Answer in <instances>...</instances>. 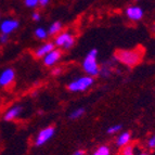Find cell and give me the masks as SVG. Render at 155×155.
I'll list each match as a JSON object with an SVG mask.
<instances>
[{
	"label": "cell",
	"instance_id": "6da1fadb",
	"mask_svg": "<svg viewBox=\"0 0 155 155\" xmlns=\"http://www.w3.org/2000/svg\"><path fill=\"white\" fill-rule=\"evenodd\" d=\"M114 58L120 62L122 64L126 65L128 67L137 66L141 63L143 58V50L141 48L136 49H123L117 50L114 54Z\"/></svg>",
	"mask_w": 155,
	"mask_h": 155
},
{
	"label": "cell",
	"instance_id": "7a4b0ae2",
	"mask_svg": "<svg viewBox=\"0 0 155 155\" xmlns=\"http://www.w3.org/2000/svg\"><path fill=\"white\" fill-rule=\"evenodd\" d=\"M97 57H98V50L91 49L83 62L84 71L87 73V75L91 77H96L100 73V66L97 61Z\"/></svg>",
	"mask_w": 155,
	"mask_h": 155
},
{
	"label": "cell",
	"instance_id": "3957f363",
	"mask_svg": "<svg viewBox=\"0 0 155 155\" xmlns=\"http://www.w3.org/2000/svg\"><path fill=\"white\" fill-rule=\"evenodd\" d=\"M94 80L93 77L91 76H83V77L76 78L73 81H71L68 85H67V88L68 90L72 91V92H83L86 91L87 89H89L91 86L93 85Z\"/></svg>",
	"mask_w": 155,
	"mask_h": 155
},
{
	"label": "cell",
	"instance_id": "277c9868",
	"mask_svg": "<svg viewBox=\"0 0 155 155\" xmlns=\"http://www.w3.org/2000/svg\"><path fill=\"white\" fill-rule=\"evenodd\" d=\"M75 42V38L72 34L67 33V31H63L60 33L59 35H57L54 39V46L59 47V48H63L65 50L71 49L74 46Z\"/></svg>",
	"mask_w": 155,
	"mask_h": 155
},
{
	"label": "cell",
	"instance_id": "5b68a950",
	"mask_svg": "<svg viewBox=\"0 0 155 155\" xmlns=\"http://www.w3.org/2000/svg\"><path fill=\"white\" fill-rule=\"evenodd\" d=\"M54 134H55V128L53 126L46 127V128L41 129L36 136L35 145H36V147H41V145L46 144L48 141L51 140V138L54 136Z\"/></svg>",
	"mask_w": 155,
	"mask_h": 155
},
{
	"label": "cell",
	"instance_id": "8992f818",
	"mask_svg": "<svg viewBox=\"0 0 155 155\" xmlns=\"http://www.w3.org/2000/svg\"><path fill=\"white\" fill-rule=\"evenodd\" d=\"M20 26V22L15 18H5L0 23V31L5 35H10L15 31Z\"/></svg>",
	"mask_w": 155,
	"mask_h": 155
},
{
	"label": "cell",
	"instance_id": "52a82bcc",
	"mask_svg": "<svg viewBox=\"0 0 155 155\" xmlns=\"http://www.w3.org/2000/svg\"><path fill=\"white\" fill-rule=\"evenodd\" d=\"M14 79H15V72L13 68L8 67V68L3 70L0 74V86L8 87V86L12 85Z\"/></svg>",
	"mask_w": 155,
	"mask_h": 155
},
{
	"label": "cell",
	"instance_id": "ba28073f",
	"mask_svg": "<svg viewBox=\"0 0 155 155\" xmlns=\"http://www.w3.org/2000/svg\"><path fill=\"white\" fill-rule=\"evenodd\" d=\"M61 58H62V51L60 49H53L47 55H45L42 59H44V64L46 66L51 67V66H54L60 61Z\"/></svg>",
	"mask_w": 155,
	"mask_h": 155
},
{
	"label": "cell",
	"instance_id": "9c48e42d",
	"mask_svg": "<svg viewBox=\"0 0 155 155\" xmlns=\"http://www.w3.org/2000/svg\"><path fill=\"white\" fill-rule=\"evenodd\" d=\"M126 15L131 21H140L144 15V10L139 5H130L126 9Z\"/></svg>",
	"mask_w": 155,
	"mask_h": 155
},
{
	"label": "cell",
	"instance_id": "30bf717a",
	"mask_svg": "<svg viewBox=\"0 0 155 155\" xmlns=\"http://www.w3.org/2000/svg\"><path fill=\"white\" fill-rule=\"evenodd\" d=\"M22 111H23V107L21 105H14L11 106L10 109L7 110V112L3 115V119L5 122H11V120H14L15 118H18L20 115H21Z\"/></svg>",
	"mask_w": 155,
	"mask_h": 155
},
{
	"label": "cell",
	"instance_id": "8fae6325",
	"mask_svg": "<svg viewBox=\"0 0 155 155\" xmlns=\"http://www.w3.org/2000/svg\"><path fill=\"white\" fill-rule=\"evenodd\" d=\"M53 49H55V46L53 42H45L42 46L38 47V48L34 51V55H35L37 59H42L45 55H47Z\"/></svg>",
	"mask_w": 155,
	"mask_h": 155
},
{
	"label": "cell",
	"instance_id": "7c38bea8",
	"mask_svg": "<svg viewBox=\"0 0 155 155\" xmlns=\"http://www.w3.org/2000/svg\"><path fill=\"white\" fill-rule=\"evenodd\" d=\"M130 140H131V134L129 131H124L119 134L116 139V145L118 147H123L125 145L129 144Z\"/></svg>",
	"mask_w": 155,
	"mask_h": 155
},
{
	"label": "cell",
	"instance_id": "4fadbf2b",
	"mask_svg": "<svg viewBox=\"0 0 155 155\" xmlns=\"http://www.w3.org/2000/svg\"><path fill=\"white\" fill-rule=\"evenodd\" d=\"M62 23L60 21H55L50 25L49 29H48V35H51V36H54V35H59L61 31H62Z\"/></svg>",
	"mask_w": 155,
	"mask_h": 155
},
{
	"label": "cell",
	"instance_id": "5bb4252c",
	"mask_svg": "<svg viewBox=\"0 0 155 155\" xmlns=\"http://www.w3.org/2000/svg\"><path fill=\"white\" fill-rule=\"evenodd\" d=\"M134 151H136L134 145L127 144V145H125V147H120V151H119L118 155H136Z\"/></svg>",
	"mask_w": 155,
	"mask_h": 155
},
{
	"label": "cell",
	"instance_id": "9a60e30c",
	"mask_svg": "<svg viewBox=\"0 0 155 155\" xmlns=\"http://www.w3.org/2000/svg\"><path fill=\"white\" fill-rule=\"evenodd\" d=\"M99 75H101L104 78L110 77V76L112 75V66L109 64V63L102 65V67H100V73H99Z\"/></svg>",
	"mask_w": 155,
	"mask_h": 155
},
{
	"label": "cell",
	"instance_id": "2e32d148",
	"mask_svg": "<svg viewBox=\"0 0 155 155\" xmlns=\"http://www.w3.org/2000/svg\"><path fill=\"white\" fill-rule=\"evenodd\" d=\"M34 34H35L36 38H38L39 40H45L48 37V31L45 28H42V27H37L35 29V31H34Z\"/></svg>",
	"mask_w": 155,
	"mask_h": 155
},
{
	"label": "cell",
	"instance_id": "e0dca14e",
	"mask_svg": "<svg viewBox=\"0 0 155 155\" xmlns=\"http://www.w3.org/2000/svg\"><path fill=\"white\" fill-rule=\"evenodd\" d=\"M92 155H111V150L107 145H100Z\"/></svg>",
	"mask_w": 155,
	"mask_h": 155
},
{
	"label": "cell",
	"instance_id": "ac0fdd59",
	"mask_svg": "<svg viewBox=\"0 0 155 155\" xmlns=\"http://www.w3.org/2000/svg\"><path fill=\"white\" fill-rule=\"evenodd\" d=\"M84 114H85V109H84V107H78V109H75L73 112H71L70 118L71 119H78L83 116Z\"/></svg>",
	"mask_w": 155,
	"mask_h": 155
},
{
	"label": "cell",
	"instance_id": "d6986e66",
	"mask_svg": "<svg viewBox=\"0 0 155 155\" xmlns=\"http://www.w3.org/2000/svg\"><path fill=\"white\" fill-rule=\"evenodd\" d=\"M120 129H122V125H119V124L113 125V126L109 127V129H107V134H116L117 131H119Z\"/></svg>",
	"mask_w": 155,
	"mask_h": 155
},
{
	"label": "cell",
	"instance_id": "ffe728a7",
	"mask_svg": "<svg viewBox=\"0 0 155 155\" xmlns=\"http://www.w3.org/2000/svg\"><path fill=\"white\" fill-rule=\"evenodd\" d=\"M39 0H24V3L27 8H36Z\"/></svg>",
	"mask_w": 155,
	"mask_h": 155
},
{
	"label": "cell",
	"instance_id": "44dd1931",
	"mask_svg": "<svg viewBox=\"0 0 155 155\" xmlns=\"http://www.w3.org/2000/svg\"><path fill=\"white\" fill-rule=\"evenodd\" d=\"M147 145L149 149H155V134H153L152 137L147 140Z\"/></svg>",
	"mask_w": 155,
	"mask_h": 155
},
{
	"label": "cell",
	"instance_id": "7402d4cb",
	"mask_svg": "<svg viewBox=\"0 0 155 155\" xmlns=\"http://www.w3.org/2000/svg\"><path fill=\"white\" fill-rule=\"evenodd\" d=\"M62 71H63L62 67H54V68L51 71V74L53 76H59L62 74Z\"/></svg>",
	"mask_w": 155,
	"mask_h": 155
},
{
	"label": "cell",
	"instance_id": "603a6c76",
	"mask_svg": "<svg viewBox=\"0 0 155 155\" xmlns=\"http://www.w3.org/2000/svg\"><path fill=\"white\" fill-rule=\"evenodd\" d=\"M31 18H33V21L39 22V21H40V18H41V16H40V13H39L38 11H35V12L31 14Z\"/></svg>",
	"mask_w": 155,
	"mask_h": 155
},
{
	"label": "cell",
	"instance_id": "cb8c5ba5",
	"mask_svg": "<svg viewBox=\"0 0 155 155\" xmlns=\"http://www.w3.org/2000/svg\"><path fill=\"white\" fill-rule=\"evenodd\" d=\"M8 41H9V35L1 34L0 35V44H7Z\"/></svg>",
	"mask_w": 155,
	"mask_h": 155
},
{
	"label": "cell",
	"instance_id": "d4e9b609",
	"mask_svg": "<svg viewBox=\"0 0 155 155\" xmlns=\"http://www.w3.org/2000/svg\"><path fill=\"white\" fill-rule=\"evenodd\" d=\"M50 0H39L38 1V5H41V7H47V5H49Z\"/></svg>",
	"mask_w": 155,
	"mask_h": 155
},
{
	"label": "cell",
	"instance_id": "484cf974",
	"mask_svg": "<svg viewBox=\"0 0 155 155\" xmlns=\"http://www.w3.org/2000/svg\"><path fill=\"white\" fill-rule=\"evenodd\" d=\"M73 155H85V151L84 150H77L76 152L73 153Z\"/></svg>",
	"mask_w": 155,
	"mask_h": 155
},
{
	"label": "cell",
	"instance_id": "4316f807",
	"mask_svg": "<svg viewBox=\"0 0 155 155\" xmlns=\"http://www.w3.org/2000/svg\"><path fill=\"white\" fill-rule=\"evenodd\" d=\"M137 155H149V154H147V153H139V154H137Z\"/></svg>",
	"mask_w": 155,
	"mask_h": 155
},
{
	"label": "cell",
	"instance_id": "83f0119b",
	"mask_svg": "<svg viewBox=\"0 0 155 155\" xmlns=\"http://www.w3.org/2000/svg\"><path fill=\"white\" fill-rule=\"evenodd\" d=\"M0 18H1V13H0Z\"/></svg>",
	"mask_w": 155,
	"mask_h": 155
},
{
	"label": "cell",
	"instance_id": "f1b7e54d",
	"mask_svg": "<svg viewBox=\"0 0 155 155\" xmlns=\"http://www.w3.org/2000/svg\"><path fill=\"white\" fill-rule=\"evenodd\" d=\"M0 87H1V86H0Z\"/></svg>",
	"mask_w": 155,
	"mask_h": 155
}]
</instances>
